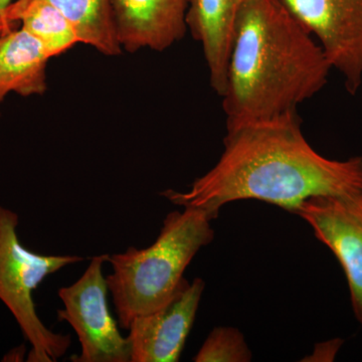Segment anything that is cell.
Masks as SVG:
<instances>
[{"label":"cell","mask_w":362,"mask_h":362,"mask_svg":"<svg viewBox=\"0 0 362 362\" xmlns=\"http://www.w3.org/2000/svg\"><path fill=\"white\" fill-rule=\"evenodd\" d=\"M213 221L204 209L183 207L166 216L149 247H129L109 256L113 272L107 276V284L122 329L128 330L136 317L157 310L173 297L195 255L213 242Z\"/></svg>","instance_id":"obj_3"},{"label":"cell","mask_w":362,"mask_h":362,"mask_svg":"<svg viewBox=\"0 0 362 362\" xmlns=\"http://www.w3.org/2000/svg\"><path fill=\"white\" fill-rule=\"evenodd\" d=\"M362 192V156H321L302 132L297 112L226 129L216 165L187 192L161 195L176 206L206 211L213 220L230 202L256 199L292 213L318 195Z\"/></svg>","instance_id":"obj_1"},{"label":"cell","mask_w":362,"mask_h":362,"mask_svg":"<svg viewBox=\"0 0 362 362\" xmlns=\"http://www.w3.org/2000/svg\"><path fill=\"white\" fill-rule=\"evenodd\" d=\"M18 214L0 206V301L32 345L28 361L52 362L65 356L70 335L52 332L40 320L33 292L49 275L82 262L75 255H42L26 249L18 235Z\"/></svg>","instance_id":"obj_4"},{"label":"cell","mask_w":362,"mask_h":362,"mask_svg":"<svg viewBox=\"0 0 362 362\" xmlns=\"http://www.w3.org/2000/svg\"><path fill=\"white\" fill-rule=\"evenodd\" d=\"M204 281L187 279L173 297L160 308L133 319L128 341L131 362L180 361L204 294Z\"/></svg>","instance_id":"obj_8"},{"label":"cell","mask_w":362,"mask_h":362,"mask_svg":"<svg viewBox=\"0 0 362 362\" xmlns=\"http://www.w3.org/2000/svg\"><path fill=\"white\" fill-rule=\"evenodd\" d=\"M16 26L18 25H13V23H9V21L6 20L4 13H0V37L4 35V33L11 32V30H13Z\"/></svg>","instance_id":"obj_17"},{"label":"cell","mask_w":362,"mask_h":362,"mask_svg":"<svg viewBox=\"0 0 362 362\" xmlns=\"http://www.w3.org/2000/svg\"><path fill=\"white\" fill-rule=\"evenodd\" d=\"M291 214L306 221L316 239L337 257L349 284L352 310L362 325V192L309 197Z\"/></svg>","instance_id":"obj_7"},{"label":"cell","mask_w":362,"mask_h":362,"mask_svg":"<svg viewBox=\"0 0 362 362\" xmlns=\"http://www.w3.org/2000/svg\"><path fill=\"white\" fill-rule=\"evenodd\" d=\"M331 69L315 37L276 0H247L221 95L226 129L297 112L323 89Z\"/></svg>","instance_id":"obj_2"},{"label":"cell","mask_w":362,"mask_h":362,"mask_svg":"<svg viewBox=\"0 0 362 362\" xmlns=\"http://www.w3.org/2000/svg\"><path fill=\"white\" fill-rule=\"evenodd\" d=\"M343 340L337 338V339L329 340L322 343H317L315 349L312 352L311 356L305 357V361H333L340 349H341Z\"/></svg>","instance_id":"obj_15"},{"label":"cell","mask_w":362,"mask_h":362,"mask_svg":"<svg viewBox=\"0 0 362 362\" xmlns=\"http://www.w3.org/2000/svg\"><path fill=\"white\" fill-rule=\"evenodd\" d=\"M49 54L21 28L0 37V108L11 93L39 96L47 89ZM1 114V113H0Z\"/></svg>","instance_id":"obj_11"},{"label":"cell","mask_w":362,"mask_h":362,"mask_svg":"<svg viewBox=\"0 0 362 362\" xmlns=\"http://www.w3.org/2000/svg\"><path fill=\"white\" fill-rule=\"evenodd\" d=\"M252 356L244 335L232 326L214 327L194 357L195 362H250Z\"/></svg>","instance_id":"obj_14"},{"label":"cell","mask_w":362,"mask_h":362,"mask_svg":"<svg viewBox=\"0 0 362 362\" xmlns=\"http://www.w3.org/2000/svg\"><path fill=\"white\" fill-rule=\"evenodd\" d=\"M25 345H21L20 347H16L13 350L9 351V354H7L6 357H4V361H23V356H25Z\"/></svg>","instance_id":"obj_16"},{"label":"cell","mask_w":362,"mask_h":362,"mask_svg":"<svg viewBox=\"0 0 362 362\" xmlns=\"http://www.w3.org/2000/svg\"><path fill=\"white\" fill-rule=\"evenodd\" d=\"M4 16L35 37L51 59L81 44L70 21L45 0H13Z\"/></svg>","instance_id":"obj_12"},{"label":"cell","mask_w":362,"mask_h":362,"mask_svg":"<svg viewBox=\"0 0 362 362\" xmlns=\"http://www.w3.org/2000/svg\"><path fill=\"white\" fill-rule=\"evenodd\" d=\"M109 256L93 257L77 282L59 290L64 309L57 315L75 330L82 349L80 356L71 357V361L131 362L128 338L122 337L109 310V288L103 275Z\"/></svg>","instance_id":"obj_5"},{"label":"cell","mask_w":362,"mask_h":362,"mask_svg":"<svg viewBox=\"0 0 362 362\" xmlns=\"http://www.w3.org/2000/svg\"><path fill=\"white\" fill-rule=\"evenodd\" d=\"M247 0H190L187 30L199 42L209 70V84L221 97L232 45L233 25Z\"/></svg>","instance_id":"obj_10"},{"label":"cell","mask_w":362,"mask_h":362,"mask_svg":"<svg viewBox=\"0 0 362 362\" xmlns=\"http://www.w3.org/2000/svg\"><path fill=\"white\" fill-rule=\"evenodd\" d=\"M123 51L163 52L187 33L190 0H111Z\"/></svg>","instance_id":"obj_9"},{"label":"cell","mask_w":362,"mask_h":362,"mask_svg":"<svg viewBox=\"0 0 362 362\" xmlns=\"http://www.w3.org/2000/svg\"><path fill=\"white\" fill-rule=\"evenodd\" d=\"M70 21L81 44L90 45L104 56L122 54L117 37L111 0H45Z\"/></svg>","instance_id":"obj_13"},{"label":"cell","mask_w":362,"mask_h":362,"mask_svg":"<svg viewBox=\"0 0 362 362\" xmlns=\"http://www.w3.org/2000/svg\"><path fill=\"white\" fill-rule=\"evenodd\" d=\"M322 47L354 95L362 83V0H276Z\"/></svg>","instance_id":"obj_6"},{"label":"cell","mask_w":362,"mask_h":362,"mask_svg":"<svg viewBox=\"0 0 362 362\" xmlns=\"http://www.w3.org/2000/svg\"><path fill=\"white\" fill-rule=\"evenodd\" d=\"M13 1V0H0V13H4L7 6Z\"/></svg>","instance_id":"obj_18"}]
</instances>
